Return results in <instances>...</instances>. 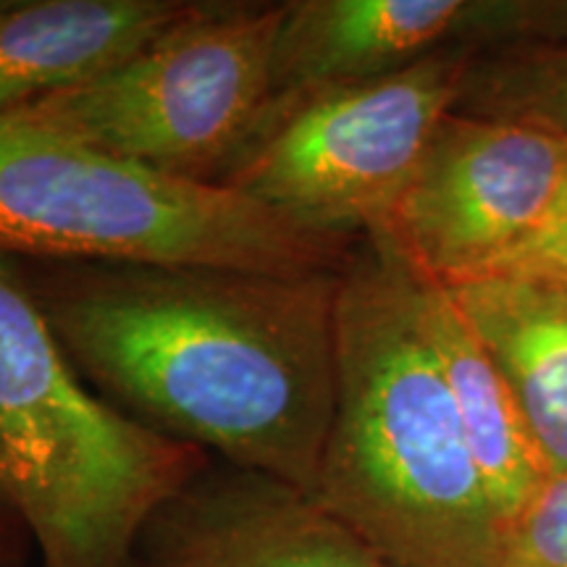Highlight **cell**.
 <instances>
[{"instance_id":"8fae6325","label":"cell","mask_w":567,"mask_h":567,"mask_svg":"<svg viewBox=\"0 0 567 567\" xmlns=\"http://www.w3.org/2000/svg\"><path fill=\"white\" fill-rule=\"evenodd\" d=\"M446 289L505 375L547 478L567 473V292L496 276Z\"/></svg>"},{"instance_id":"ba28073f","label":"cell","mask_w":567,"mask_h":567,"mask_svg":"<svg viewBox=\"0 0 567 567\" xmlns=\"http://www.w3.org/2000/svg\"><path fill=\"white\" fill-rule=\"evenodd\" d=\"M274 42V97L392 76L446 48L523 45L528 0H287Z\"/></svg>"},{"instance_id":"8992f818","label":"cell","mask_w":567,"mask_h":567,"mask_svg":"<svg viewBox=\"0 0 567 567\" xmlns=\"http://www.w3.org/2000/svg\"><path fill=\"white\" fill-rule=\"evenodd\" d=\"M473 51L446 48L392 76L271 101L218 187L326 243L379 229L457 109Z\"/></svg>"},{"instance_id":"277c9868","label":"cell","mask_w":567,"mask_h":567,"mask_svg":"<svg viewBox=\"0 0 567 567\" xmlns=\"http://www.w3.org/2000/svg\"><path fill=\"white\" fill-rule=\"evenodd\" d=\"M352 245L326 243L258 203L155 174L0 113V255L45 264H189L318 274Z\"/></svg>"},{"instance_id":"52a82bcc","label":"cell","mask_w":567,"mask_h":567,"mask_svg":"<svg viewBox=\"0 0 567 567\" xmlns=\"http://www.w3.org/2000/svg\"><path fill=\"white\" fill-rule=\"evenodd\" d=\"M567 184V137L452 111L379 229L423 279H481L528 239Z\"/></svg>"},{"instance_id":"4fadbf2b","label":"cell","mask_w":567,"mask_h":567,"mask_svg":"<svg viewBox=\"0 0 567 567\" xmlns=\"http://www.w3.org/2000/svg\"><path fill=\"white\" fill-rule=\"evenodd\" d=\"M455 111L567 137V42L473 53Z\"/></svg>"},{"instance_id":"30bf717a","label":"cell","mask_w":567,"mask_h":567,"mask_svg":"<svg viewBox=\"0 0 567 567\" xmlns=\"http://www.w3.org/2000/svg\"><path fill=\"white\" fill-rule=\"evenodd\" d=\"M205 0H0V113L97 80Z\"/></svg>"},{"instance_id":"7c38bea8","label":"cell","mask_w":567,"mask_h":567,"mask_svg":"<svg viewBox=\"0 0 567 567\" xmlns=\"http://www.w3.org/2000/svg\"><path fill=\"white\" fill-rule=\"evenodd\" d=\"M417 318L463 421L467 444L505 523L547 478L520 408L444 284L417 276Z\"/></svg>"},{"instance_id":"2e32d148","label":"cell","mask_w":567,"mask_h":567,"mask_svg":"<svg viewBox=\"0 0 567 567\" xmlns=\"http://www.w3.org/2000/svg\"><path fill=\"white\" fill-rule=\"evenodd\" d=\"M32 538L24 526L0 509V567H27L30 559Z\"/></svg>"},{"instance_id":"9c48e42d","label":"cell","mask_w":567,"mask_h":567,"mask_svg":"<svg viewBox=\"0 0 567 567\" xmlns=\"http://www.w3.org/2000/svg\"><path fill=\"white\" fill-rule=\"evenodd\" d=\"M124 567H392L302 488L210 460L155 513Z\"/></svg>"},{"instance_id":"6da1fadb","label":"cell","mask_w":567,"mask_h":567,"mask_svg":"<svg viewBox=\"0 0 567 567\" xmlns=\"http://www.w3.org/2000/svg\"><path fill=\"white\" fill-rule=\"evenodd\" d=\"M19 266L69 363L111 405L313 494L334 417L344 264L318 274Z\"/></svg>"},{"instance_id":"9a60e30c","label":"cell","mask_w":567,"mask_h":567,"mask_svg":"<svg viewBox=\"0 0 567 567\" xmlns=\"http://www.w3.org/2000/svg\"><path fill=\"white\" fill-rule=\"evenodd\" d=\"M486 276L567 292V184L538 229L513 247Z\"/></svg>"},{"instance_id":"5bb4252c","label":"cell","mask_w":567,"mask_h":567,"mask_svg":"<svg viewBox=\"0 0 567 567\" xmlns=\"http://www.w3.org/2000/svg\"><path fill=\"white\" fill-rule=\"evenodd\" d=\"M502 567H567V473L544 478L507 523Z\"/></svg>"},{"instance_id":"7a4b0ae2","label":"cell","mask_w":567,"mask_h":567,"mask_svg":"<svg viewBox=\"0 0 567 567\" xmlns=\"http://www.w3.org/2000/svg\"><path fill=\"white\" fill-rule=\"evenodd\" d=\"M313 499L392 567H502L507 523L417 318V279L381 234L337 295L334 417Z\"/></svg>"},{"instance_id":"5b68a950","label":"cell","mask_w":567,"mask_h":567,"mask_svg":"<svg viewBox=\"0 0 567 567\" xmlns=\"http://www.w3.org/2000/svg\"><path fill=\"white\" fill-rule=\"evenodd\" d=\"M281 11L205 0L130 61L13 113L155 174L218 184L271 105Z\"/></svg>"},{"instance_id":"3957f363","label":"cell","mask_w":567,"mask_h":567,"mask_svg":"<svg viewBox=\"0 0 567 567\" xmlns=\"http://www.w3.org/2000/svg\"><path fill=\"white\" fill-rule=\"evenodd\" d=\"M210 460L97 394L55 342L19 260L0 255V509L24 526L42 567H124L145 523Z\"/></svg>"}]
</instances>
